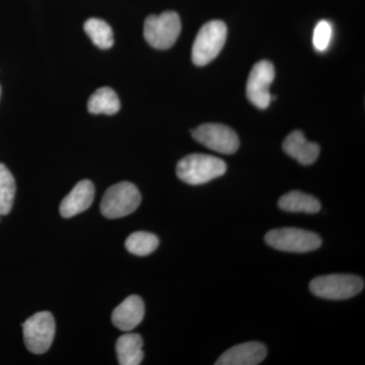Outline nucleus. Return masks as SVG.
Returning a JSON list of instances; mask_svg holds the SVG:
<instances>
[{
	"mask_svg": "<svg viewBox=\"0 0 365 365\" xmlns=\"http://www.w3.org/2000/svg\"><path fill=\"white\" fill-rule=\"evenodd\" d=\"M176 172L181 181L195 186L223 176L227 172V163L213 155L193 153L178 163Z\"/></svg>",
	"mask_w": 365,
	"mask_h": 365,
	"instance_id": "f257e3e1",
	"label": "nucleus"
},
{
	"mask_svg": "<svg viewBox=\"0 0 365 365\" xmlns=\"http://www.w3.org/2000/svg\"><path fill=\"white\" fill-rule=\"evenodd\" d=\"M364 280L352 274H329L319 276L309 283L312 294L321 299L342 300L351 299L364 290Z\"/></svg>",
	"mask_w": 365,
	"mask_h": 365,
	"instance_id": "f03ea898",
	"label": "nucleus"
},
{
	"mask_svg": "<svg viewBox=\"0 0 365 365\" xmlns=\"http://www.w3.org/2000/svg\"><path fill=\"white\" fill-rule=\"evenodd\" d=\"M141 203V194L135 185L130 182H120L113 185L103 196L101 212L110 220L131 215Z\"/></svg>",
	"mask_w": 365,
	"mask_h": 365,
	"instance_id": "7ed1b4c3",
	"label": "nucleus"
},
{
	"mask_svg": "<svg viewBox=\"0 0 365 365\" xmlns=\"http://www.w3.org/2000/svg\"><path fill=\"white\" fill-rule=\"evenodd\" d=\"M265 242L271 248L288 253H307L322 246L318 234L295 227L272 230L265 235Z\"/></svg>",
	"mask_w": 365,
	"mask_h": 365,
	"instance_id": "20e7f679",
	"label": "nucleus"
},
{
	"mask_svg": "<svg viewBox=\"0 0 365 365\" xmlns=\"http://www.w3.org/2000/svg\"><path fill=\"white\" fill-rule=\"evenodd\" d=\"M227 37V25L222 21L205 24L197 34L192 48V60L197 66H204L217 57Z\"/></svg>",
	"mask_w": 365,
	"mask_h": 365,
	"instance_id": "39448f33",
	"label": "nucleus"
},
{
	"mask_svg": "<svg viewBox=\"0 0 365 365\" xmlns=\"http://www.w3.org/2000/svg\"><path fill=\"white\" fill-rule=\"evenodd\" d=\"M181 29V20L175 11H165L160 16L153 14L144 23V38L155 49H169L176 43Z\"/></svg>",
	"mask_w": 365,
	"mask_h": 365,
	"instance_id": "423d86ee",
	"label": "nucleus"
},
{
	"mask_svg": "<svg viewBox=\"0 0 365 365\" xmlns=\"http://www.w3.org/2000/svg\"><path fill=\"white\" fill-rule=\"evenodd\" d=\"M54 317L49 312H40L23 324L24 341L26 349L35 354H43L51 347L55 337Z\"/></svg>",
	"mask_w": 365,
	"mask_h": 365,
	"instance_id": "0eeeda50",
	"label": "nucleus"
},
{
	"mask_svg": "<svg viewBox=\"0 0 365 365\" xmlns=\"http://www.w3.org/2000/svg\"><path fill=\"white\" fill-rule=\"evenodd\" d=\"M192 136L197 143L223 155H232L239 150V136L227 125L202 124L192 130Z\"/></svg>",
	"mask_w": 365,
	"mask_h": 365,
	"instance_id": "6e6552de",
	"label": "nucleus"
},
{
	"mask_svg": "<svg viewBox=\"0 0 365 365\" xmlns=\"http://www.w3.org/2000/svg\"><path fill=\"white\" fill-rule=\"evenodd\" d=\"M275 78V69L268 60L255 64L247 83V97L259 109H266L272 101L270 86Z\"/></svg>",
	"mask_w": 365,
	"mask_h": 365,
	"instance_id": "1a4fd4ad",
	"label": "nucleus"
},
{
	"mask_svg": "<svg viewBox=\"0 0 365 365\" xmlns=\"http://www.w3.org/2000/svg\"><path fill=\"white\" fill-rule=\"evenodd\" d=\"M267 356V348L260 342H247L235 345L222 353L216 365H257Z\"/></svg>",
	"mask_w": 365,
	"mask_h": 365,
	"instance_id": "9d476101",
	"label": "nucleus"
},
{
	"mask_svg": "<svg viewBox=\"0 0 365 365\" xmlns=\"http://www.w3.org/2000/svg\"><path fill=\"white\" fill-rule=\"evenodd\" d=\"M145 307L138 295H130L114 309L112 322L114 326L124 332H130L143 322Z\"/></svg>",
	"mask_w": 365,
	"mask_h": 365,
	"instance_id": "9b49d317",
	"label": "nucleus"
},
{
	"mask_svg": "<svg viewBox=\"0 0 365 365\" xmlns=\"http://www.w3.org/2000/svg\"><path fill=\"white\" fill-rule=\"evenodd\" d=\"M95 198V186L88 180H83L76 185L71 193L60 204V215L71 218L91 207Z\"/></svg>",
	"mask_w": 365,
	"mask_h": 365,
	"instance_id": "f8f14e48",
	"label": "nucleus"
},
{
	"mask_svg": "<svg viewBox=\"0 0 365 365\" xmlns=\"http://www.w3.org/2000/svg\"><path fill=\"white\" fill-rule=\"evenodd\" d=\"M282 148L290 158L302 165H313L318 160L321 150L319 144L307 141L304 133L299 130L292 132L285 138Z\"/></svg>",
	"mask_w": 365,
	"mask_h": 365,
	"instance_id": "ddd939ff",
	"label": "nucleus"
},
{
	"mask_svg": "<svg viewBox=\"0 0 365 365\" xmlns=\"http://www.w3.org/2000/svg\"><path fill=\"white\" fill-rule=\"evenodd\" d=\"M143 340L139 334L122 335L116 343L118 361L121 365H138L143 362Z\"/></svg>",
	"mask_w": 365,
	"mask_h": 365,
	"instance_id": "4468645a",
	"label": "nucleus"
},
{
	"mask_svg": "<svg viewBox=\"0 0 365 365\" xmlns=\"http://www.w3.org/2000/svg\"><path fill=\"white\" fill-rule=\"evenodd\" d=\"M278 206L281 210L292 213L314 215L321 210V203L316 197L300 191H292L284 194L278 201Z\"/></svg>",
	"mask_w": 365,
	"mask_h": 365,
	"instance_id": "2eb2a0df",
	"label": "nucleus"
},
{
	"mask_svg": "<svg viewBox=\"0 0 365 365\" xmlns=\"http://www.w3.org/2000/svg\"><path fill=\"white\" fill-rule=\"evenodd\" d=\"M88 108L91 114L114 115L120 110L119 98L112 88H101L91 95Z\"/></svg>",
	"mask_w": 365,
	"mask_h": 365,
	"instance_id": "dca6fc26",
	"label": "nucleus"
},
{
	"mask_svg": "<svg viewBox=\"0 0 365 365\" xmlns=\"http://www.w3.org/2000/svg\"><path fill=\"white\" fill-rule=\"evenodd\" d=\"M86 33L100 49H110L114 44V34L109 24L101 19L91 18L83 26Z\"/></svg>",
	"mask_w": 365,
	"mask_h": 365,
	"instance_id": "f3484780",
	"label": "nucleus"
},
{
	"mask_svg": "<svg viewBox=\"0 0 365 365\" xmlns=\"http://www.w3.org/2000/svg\"><path fill=\"white\" fill-rule=\"evenodd\" d=\"M158 245L157 235L146 232H133L125 242L127 251L135 256H148L158 249Z\"/></svg>",
	"mask_w": 365,
	"mask_h": 365,
	"instance_id": "a211bd4d",
	"label": "nucleus"
},
{
	"mask_svg": "<svg viewBox=\"0 0 365 365\" xmlns=\"http://www.w3.org/2000/svg\"><path fill=\"white\" fill-rule=\"evenodd\" d=\"M16 180L4 163H0V215H9L16 197Z\"/></svg>",
	"mask_w": 365,
	"mask_h": 365,
	"instance_id": "6ab92c4d",
	"label": "nucleus"
},
{
	"mask_svg": "<svg viewBox=\"0 0 365 365\" xmlns=\"http://www.w3.org/2000/svg\"><path fill=\"white\" fill-rule=\"evenodd\" d=\"M333 29L329 21H321L314 31L313 43L317 51L324 52L328 49L332 39Z\"/></svg>",
	"mask_w": 365,
	"mask_h": 365,
	"instance_id": "aec40b11",
	"label": "nucleus"
},
{
	"mask_svg": "<svg viewBox=\"0 0 365 365\" xmlns=\"http://www.w3.org/2000/svg\"><path fill=\"white\" fill-rule=\"evenodd\" d=\"M0 93H1V91H0Z\"/></svg>",
	"mask_w": 365,
	"mask_h": 365,
	"instance_id": "412c9836",
	"label": "nucleus"
}]
</instances>
